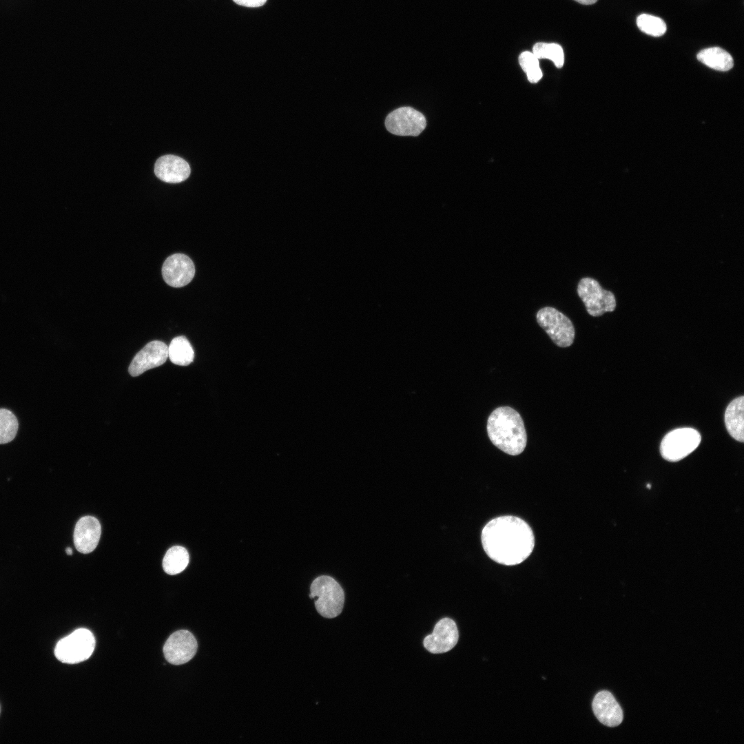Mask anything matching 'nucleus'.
<instances>
[{"mask_svg":"<svg viewBox=\"0 0 744 744\" xmlns=\"http://www.w3.org/2000/svg\"><path fill=\"white\" fill-rule=\"evenodd\" d=\"M481 540L486 555L494 561L515 566L525 561L535 546L530 526L515 516L505 515L491 519L482 531Z\"/></svg>","mask_w":744,"mask_h":744,"instance_id":"1","label":"nucleus"},{"mask_svg":"<svg viewBox=\"0 0 744 744\" xmlns=\"http://www.w3.org/2000/svg\"><path fill=\"white\" fill-rule=\"evenodd\" d=\"M487 433L491 442L503 452L517 455L526 448L527 435L520 414L509 406L495 409L487 421Z\"/></svg>","mask_w":744,"mask_h":744,"instance_id":"2","label":"nucleus"},{"mask_svg":"<svg viewBox=\"0 0 744 744\" xmlns=\"http://www.w3.org/2000/svg\"><path fill=\"white\" fill-rule=\"evenodd\" d=\"M309 597L315 601L318 612L325 618L338 617L343 609L344 592L340 585L332 577L322 575L315 579L310 586Z\"/></svg>","mask_w":744,"mask_h":744,"instance_id":"3","label":"nucleus"},{"mask_svg":"<svg viewBox=\"0 0 744 744\" xmlns=\"http://www.w3.org/2000/svg\"><path fill=\"white\" fill-rule=\"evenodd\" d=\"M95 643V638L91 631L79 628L58 641L54 654L62 663H78L90 658L94 652Z\"/></svg>","mask_w":744,"mask_h":744,"instance_id":"4","label":"nucleus"},{"mask_svg":"<svg viewBox=\"0 0 744 744\" xmlns=\"http://www.w3.org/2000/svg\"><path fill=\"white\" fill-rule=\"evenodd\" d=\"M539 326L559 347L570 346L575 338V328L564 313L550 307L539 309L536 316Z\"/></svg>","mask_w":744,"mask_h":744,"instance_id":"5","label":"nucleus"},{"mask_svg":"<svg viewBox=\"0 0 744 744\" xmlns=\"http://www.w3.org/2000/svg\"><path fill=\"white\" fill-rule=\"evenodd\" d=\"M700 433L692 428H680L671 431L663 438L660 452L661 456L669 462L679 461L699 445Z\"/></svg>","mask_w":744,"mask_h":744,"instance_id":"6","label":"nucleus"},{"mask_svg":"<svg viewBox=\"0 0 744 744\" xmlns=\"http://www.w3.org/2000/svg\"><path fill=\"white\" fill-rule=\"evenodd\" d=\"M577 293L592 316H602L606 312L613 311L616 307L614 294L603 289L598 281L592 278H583L579 281Z\"/></svg>","mask_w":744,"mask_h":744,"instance_id":"7","label":"nucleus"},{"mask_svg":"<svg viewBox=\"0 0 744 744\" xmlns=\"http://www.w3.org/2000/svg\"><path fill=\"white\" fill-rule=\"evenodd\" d=\"M386 130L397 136H417L426 126L425 116L411 107L397 108L386 117Z\"/></svg>","mask_w":744,"mask_h":744,"instance_id":"8","label":"nucleus"},{"mask_svg":"<svg viewBox=\"0 0 744 744\" xmlns=\"http://www.w3.org/2000/svg\"><path fill=\"white\" fill-rule=\"evenodd\" d=\"M198 643L189 631L180 630L167 639L163 647L166 660L173 665H181L189 661L196 654Z\"/></svg>","mask_w":744,"mask_h":744,"instance_id":"9","label":"nucleus"},{"mask_svg":"<svg viewBox=\"0 0 744 744\" xmlns=\"http://www.w3.org/2000/svg\"><path fill=\"white\" fill-rule=\"evenodd\" d=\"M459 639L455 622L448 617L441 619L431 634L425 637L424 647L431 653L442 654L452 650Z\"/></svg>","mask_w":744,"mask_h":744,"instance_id":"10","label":"nucleus"},{"mask_svg":"<svg viewBox=\"0 0 744 744\" xmlns=\"http://www.w3.org/2000/svg\"><path fill=\"white\" fill-rule=\"evenodd\" d=\"M195 274L194 262L187 256L174 254L169 256L162 267V275L165 282L173 287H181L189 284Z\"/></svg>","mask_w":744,"mask_h":744,"instance_id":"11","label":"nucleus"},{"mask_svg":"<svg viewBox=\"0 0 744 744\" xmlns=\"http://www.w3.org/2000/svg\"><path fill=\"white\" fill-rule=\"evenodd\" d=\"M168 358V347L159 340L147 343L133 358L129 366V373L136 377L146 371L158 367Z\"/></svg>","mask_w":744,"mask_h":744,"instance_id":"12","label":"nucleus"},{"mask_svg":"<svg viewBox=\"0 0 744 744\" xmlns=\"http://www.w3.org/2000/svg\"><path fill=\"white\" fill-rule=\"evenodd\" d=\"M101 534L99 520L92 516L81 517L74 530V544L76 549L83 554L92 552L98 545Z\"/></svg>","mask_w":744,"mask_h":744,"instance_id":"13","label":"nucleus"},{"mask_svg":"<svg viewBox=\"0 0 744 744\" xmlns=\"http://www.w3.org/2000/svg\"><path fill=\"white\" fill-rule=\"evenodd\" d=\"M592 707L599 722L608 727H616L623 721L622 709L608 691L598 692L594 697Z\"/></svg>","mask_w":744,"mask_h":744,"instance_id":"14","label":"nucleus"},{"mask_svg":"<svg viewBox=\"0 0 744 744\" xmlns=\"http://www.w3.org/2000/svg\"><path fill=\"white\" fill-rule=\"evenodd\" d=\"M191 172L190 167L183 158L174 155L160 157L154 165V173L161 180L177 183L185 180Z\"/></svg>","mask_w":744,"mask_h":744,"instance_id":"15","label":"nucleus"},{"mask_svg":"<svg viewBox=\"0 0 744 744\" xmlns=\"http://www.w3.org/2000/svg\"><path fill=\"white\" fill-rule=\"evenodd\" d=\"M744 397L733 400L725 412V424L730 435L736 441H744Z\"/></svg>","mask_w":744,"mask_h":744,"instance_id":"16","label":"nucleus"},{"mask_svg":"<svg viewBox=\"0 0 744 744\" xmlns=\"http://www.w3.org/2000/svg\"><path fill=\"white\" fill-rule=\"evenodd\" d=\"M696 58L709 68L719 71H727L734 65L732 56L719 47L703 49L697 54Z\"/></svg>","mask_w":744,"mask_h":744,"instance_id":"17","label":"nucleus"},{"mask_svg":"<svg viewBox=\"0 0 744 744\" xmlns=\"http://www.w3.org/2000/svg\"><path fill=\"white\" fill-rule=\"evenodd\" d=\"M168 358L175 364L187 366L194 358L193 348L185 336L174 338L168 347Z\"/></svg>","mask_w":744,"mask_h":744,"instance_id":"18","label":"nucleus"},{"mask_svg":"<svg viewBox=\"0 0 744 744\" xmlns=\"http://www.w3.org/2000/svg\"><path fill=\"white\" fill-rule=\"evenodd\" d=\"M189 563V553L182 546H174L165 553L163 560L164 571L169 575H176L183 571Z\"/></svg>","mask_w":744,"mask_h":744,"instance_id":"19","label":"nucleus"},{"mask_svg":"<svg viewBox=\"0 0 744 744\" xmlns=\"http://www.w3.org/2000/svg\"><path fill=\"white\" fill-rule=\"evenodd\" d=\"M533 53L538 59H548L552 61L558 68L564 65V51L559 44L537 43L533 46Z\"/></svg>","mask_w":744,"mask_h":744,"instance_id":"20","label":"nucleus"},{"mask_svg":"<svg viewBox=\"0 0 744 744\" xmlns=\"http://www.w3.org/2000/svg\"><path fill=\"white\" fill-rule=\"evenodd\" d=\"M18 421L8 409H0V444L14 440L18 430Z\"/></svg>","mask_w":744,"mask_h":744,"instance_id":"21","label":"nucleus"},{"mask_svg":"<svg viewBox=\"0 0 744 744\" xmlns=\"http://www.w3.org/2000/svg\"><path fill=\"white\" fill-rule=\"evenodd\" d=\"M637 25L641 31L652 37L663 35L667 29L662 19L648 14H640L637 19Z\"/></svg>","mask_w":744,"mask_h":744,"instance_id":"22","label":"nucleus"},{"mask_svg":"<svg viewBox=\"0 0 744 744\" xmlns=\"http://www.w3.org/2000/svg\"><path fill=\"white\" fill-rule=\"evenodd\" d=\"M519 63L522 70L526 73L528 80L530 83H537L542 77V72L539 68V59L533 52L525 51L519 57Z\"/></svg>","mask_w":744,"mask_h":744,"instance_id":"23","label":"nucleus"},{"mask_svg":"<svg viewBox=\"0 0 744 744\" xmlns=\"http://www.w3.org/2000/svg\"><path fill=\"white\" fill-rule=\"evenodd\" d=\"M266 1L267 0H234V1L238 5L249 8L261 6L265 3Z\"/></svg>","mask_w":744,"mask_h":744,"instance_id":"24","label":"nucleus"},{"mask_svg":"<svg viewBox=\"0 0 744 744\" xmlns=\"http://www.w3.org/2000/svg\"><path fill=\"white\" fill-rule=\"evenodd\" d=\"M581 4L590 5L597 2V0H575Z\"/></svg>","mask_w":744,"mask_h":744,"instance_id":"25","label":"nucleus"},{"mask_svg":"<svg viewBox=\"0 0 744 744\" xmlns=\"http://www.w3.org/2000/svg\"><path fill=\"white\" fill-rule=\"evenodd\" d=\"M65 552H66L67 555H71L73 553L72 552V549L70 547H68L65 549Z\"/></svg>","mask_w":744,"mask_h":744,"instance_id":"26","label":"nucleus"}]
</instances>
